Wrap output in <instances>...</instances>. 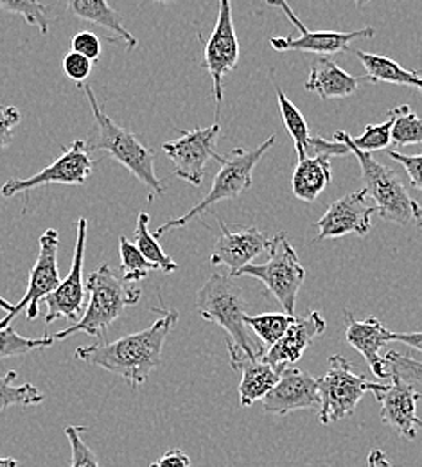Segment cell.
<instances>
[{"label":"cell","mask_w":422,"mask_h":467,"mask_svg":"<svg viewBox=\"0 0 422 467\" xmlns=\"http://www.w3.org/2000/svg\"><path fill=\"white\" fill-rule=\"evenodd\" d=\"M119 252H121L122 281H126L128 285H135L139 281H144L149 275V272L160 270L157 265L149 263L139 252L135 243H131L124 235L119 237Z\"/></svg>","instance_id":"obj_30"},{"label":"cell","mask_w":422,"mask_h":467,"mask_svg":"<svg viewBox=\"0 0 422 467\" xmlns=\"http://www.w3.org/2000/svg\"><path fill=\"white\" fill-rule=\"evenodd\" d=\"M355 2H356V5H358V7H363V5H365V4H368L370 0H355Z\"/></svg>","instance_id":"obj_47"},{"label":"cell","mask_w":422,"mask_h":467,"mask_svg":"<svg viewBox=\"0 0 422 467\" xmlns=\"http://www.w3.org/2000/svg\"><path fill=\"white\" fill-rule=\"evenodd\" d=\"M58 246H60V234L57 229H47L42 234L38 259L29 274L27 292L18 304L13 306L11 313H7L0 320V327H9V324L18 317L20 311H26L27 320H35L40 315V302L61 285Z\"/></svg>","instance_id":"obj_11"},{"label":"cell","mask_w":422,"mask_h":467,"mask_svg":"<svg viewBox=\"0 0 422 467\" xmlns=\"http://www.w3.org/2000/svg\"><path fill=\"white\" fill-rule=\"evenodd\" d=\"M18 461L15 459H0V467H18Z\"/></svg>","instance_id":"obj_45"},{"label":"cell","mask_w":422,"mask_h":467,"mask_svg":"<svg viewBox=\"0 0 422 467\" xmlns=\"http://www.w3.org/2000/svg\"><path fill=\"white\" fill-rule=\"evenodd\" d=\"M368 389L370 381L353 370L347 358L340 354L331 356L327 374L318 379L320 424L327 426L353 415Z\"/></svg>","instance_id":"obj_8"},{"label":"cell","mask_w":422,"mask_h":467,"mask_svg":"<svg viewBox=\"0 0 422 467\" xmlns=\"http://www.w3.org/2000/svg\"><path fill=\"white\" fill-rule=\"evenodd\" d=\"M281 9L290 18V22L299 29L301 36H272L270 46L279 53L301 51V53H318V55H336V53L347 51L355 40L374 38V35H376L374 27H365L358 31H349V33L309 31L302 24L301 18L292 11L288 2L283 4Z\"/></svg>","instance_id":"obj_15"},{"label":"cell","mask_w":422,"mask_h":467,"mask_svg":"<svg viewBox=\"0 0 422 467\" xmlns=\"http://www.w3.org/2000/svg\"><path fill=\"white\" fill-rule=\"evenodd\" d=\"M270 5H279L281 4V0H266Z\"/></svg>","instance_id":"obj_48"},{"label":"cell","mask_w":422,"mask_h":467,"mask_svg":"<svg viewBox=\"0 0 422 467\" xmlns=\"http://www.w3.org/2000/svg\"><path fill=\"white\" fill-rule=\"evenodd\" d=\"M0 309H2V311H5V313H11L13 304H9L5 298H2V296H0Z\"/></svg>","instance_id":"obj_46"},{"label":"cell","mask_w":422,"mask_h":467,"mask_svg":"<svg viewBox=\"0 0 422 467\" xmlns=\"http://www.w3.org/2000/svg\"><path fill=\"white\" fill-rule=\"evenodd\" d=\"M273 144H275V135H270L261 146H257L253 150L236 148L229 157H225V162L221 164V170L218 171V175L214 176L212 187L205 194V198L198 205L189 209L180 218L170 220L168 223L160 225L153 233V235L159 239L160 235H164L173 229L185 227L189 222H192L196 216L209 211L212 205H216L223 200H234L244 191H248L253 182L255 166L261 162V159L266 155V151H270V148Z\"/></svg>","instance_id":"obj_6"},{"label":"cell","mask_w":422,"mask_h":467,"mask_svg":"<svg viewBox=\"0 0 422 467\" xmlns=\"http://www.w3.org/2000/svg\"><path fill=\"white\" fill-rule=\"evenodd\" d=\"M309 148L316 151V155H327V157H345L349 155V148L340 140H327L324 137H311Z\"/></svg>","instance_id":"obj_41"},{"label":"cell","mask_w":422,"mask_h":467,"mask_svg":"<svg viewBox=\"0 0 422 467\" xmlns=\"http://www.w3.org/2000/svg\"><path fill=\"white\" fill-rule=\"evenodd\" d=\"M368 392L376 398L381 407V420L390 426L399 437L414 441L422 428V419L417 415V403L421 392L414 383L405 381L401 376L392 374L390 383L374 381Z\"/></svg>","instance_id":"obj_12"},{"label":"cell","mask_w":422,"mask_h":467,"mask_svg":"<svg viewBox=\"0 0 422 467\" xmlns=\"http://www.w3.org/2000/svg\"><path fill=\"white\" fill-rule=\"evenodd\" d=\"M67 7V11L88 24H94L101 27L110 42L122 44L128 51H133L137 47V38L129 33V29L124 26L121 15L107 2V0H61Z\"/></svg>","instance_id":"obj_22"},{"label":"cell","mask_w":422,"mask_h":467,"mask_svg":"<svg viewBox=\"0 0 422 467\" xmlns=\"http://www.w3.org/2000/svg\"><path fill=\"white\" fill-rule=\"evenodd\" d=\"M153 2H162V4H170V2H175V0H153Z\"/></svg>","instance_id":"obj_49"},{"label":"cell","mask_w":422,"mask_h":467,"mask_svg":"<svg viewBox=\"0 0 422 467\" xmlns=\"http://www.w3.org/2000/svg\"><path fill=\"white\" fill-rule=\"evenodd\" d=\"M92 67H94V61H90L74 51H70L65 58H63V70L67 74L68 79H72L74 83H77L79 87L90 78L92 74Z\"/></svg>","instance_id":"obj_37"},{"label":"cell","mask_w":422,"mask_h":467,"mask_svg":"<svg viewBox=\"0 0 422 467\" xmlns=\"http://www.w3.org/2000/svg\"><path fill=\"white\" fill-rule=\"evenodd\" d=\"M57 340L51 335L44 338H26L15 331V327H0V359L24 356L33 350L47 349Z\"/></svg>","instance_id":"obj_31"},{"label":"cell","mask_w":422,"mask_h":467,"mask_svg":"<svg viewBox=\"0 0 422 467\" xmlns=\"http://www.w3.org/2000/svg\"><path fill=\"white\" fill-rule=\"evenodd\" d=\"M320 409L318 379L297 367L283 370L279 383L262 400V410L273 415H288L295 410Z\"/></svg>","instance_id":"obj_18"},{"label":"cell","mask_w":422,"mask_h":467,"mask_svg":"<svg viewBox=\"0 0 422 467\" xmlns=\"http://www.w3.org/2000/svg\"><path fill=\"white\" fill-rule=\"evenodd\" d=\"M360 79L365 78L351 76L329 58H318L311 65L304 88L320 96L324 101L340 99L353 96L360 88Z\"/></svg>","instance_id":"obj_23"},{"label":"cell","mask_w":422,"mask_h":467,"mask_svg":"<svg viewBox=\"0 0 422 467\" xmlns=\"http://www.w3.org/2000/svg\"><path fill=\"white\" fill-rule=\"evenodd\" d=\"M70 51L96 63L98 59L101 58V40L92 31H79L70 40Z\"/></svg>","instance_id":"obj_38"},{"label":"cell","mask_w":422,"mask_h":467,"mask_svg":"<svg viewBox=\"0 0 422 467\" xmlns=\"http://www.w3.org/2000/svg\"><path fill=\"white\" fill-rule=\"evenodd\" d=\"M396 124L392 130V140L397 146L422 144V119L412 112L410 105H401L394 109Z\"/></svg>","instance_id":"obj_32"},{"label":"cell","mask_w":422,"mask_h":467,"mask_svg":"<svg viewBox=\"0 0 422 467\" xmlns=\"http://www.w3.org/2000/svg\"><path fill=\"white\" fill-rule=\"evenodd\" d=\"M345 338L349 346L362 354L366 359L372 374L377 379H390L392 374L385 358L381 356V349L392 342V331H388L377 318L356 320L355 315L347 309L345 311Z\"/></svg>","instance_id":"obj_20"},{"label":"cell","mask_w":422,"mask_h":467,"mask_svg":"<svg viewBox=\"0 0 422 467\" xmlns=\"http://www.w3.org/2000/svg\"><path fill=\"white\" fill-rule=\"evenodd\" d=\"M396 124L394 109L388 112V119L381 124H368L358 139H353L355 146L365 153L386 150L392 144V130Z\"/></svg>","instance_id":"obj_34"},{"label":"cell","mask_w":422,"mask_h":467,"mask_svg":"<svg viewBox=\"0 0 422 467\" xmlns=\"http://www.w3.org/2000/svg\"><path fill=\"white\" fill-rule=\"evenodd\" d=\"M90 293L88 306L79 322L55 333V340H67L76 333H87L96 338H105L107 329L121 317L126 307L139 304L142 292L119 279L107 263L94 270L87 279Z\"/></svg>","instance_id":"obj_3"},{"label":"cell","mask_w":422,"mask_h":467,"mask_svg":"<svg viewBox=\"0 0 422 467\" xmlns=\"http://www.w3.org/2000/svg\"><path fill=\"white\" fill-rule=\"evenodd\" d=\"M196 309L201 318L223 327L229 342L250 358H262L264 348L252 340L244 324L246 298L240 285L229 274L214 272L196 295Z\"/></svg>","instance_id":"obj_5"},{"label":"cell","mask_w":422,"mask_h":467,"mask_svg":"<svg viewBox=\"0 0 422 467\" xmlns=\"http://www.w3.org/2000/svg\"><path fill=\"white\" fill-rule=\"evenodd\" d=\"M20 119L16 107H0V150L11 144L13 130L20 124Z\"/></svg>","instance_id":"obj_40"},{"label":"cell","mask_w":422,"mask_h":467,"mask_svg":"<svg viewBox=\"0 0 422 467\" xmlns=\"http://www.w3.org/2000/svg\"><path fill=\"white\" fill-rule=\"evenodd\" d=\"M376 205L368 203L365 191L344 194L335 200L325 214L316 222L318 239H335L349 234L365 237L372 227V214Z\"/></svg>","instance_id":"obj_16"},{"label":"cell","mask_w":422,"mask_h":467,"mask_svg":"<svg viewBox=\"0 0 422 467\" xmlns=\"http://www.w3.org/2000/svg\"><path fill=\"white\" fill-rule=\"evenodd\" d=\"M149 467H190V459L181 450H170Z\"/></svg>","instance_id":"obj_42"},{"label":"cell","mask_w":422,"mask_h":467,"mask_svg":"<svg viewBox=\"0 0 422 467\" xmlns=\"http://www.w3.org/2000/svg\"><path fill=\"white\" fill-rule=\"evenodd\" d=\"M419 227H421V229H422V220H421V222H419Z\"/></svg>","instance_id":"obj_50"},{"label":"cell","mask_w":422,"mask_h":467,"mask_svg":"<svg viewBox=\"0 0 422 467\" xmlns=\"http://www.w3.org/2000/svg\"><path fill=\"white\" fill-rule=\"evenodd\" d=\"M218 223L221 234L216 239L209 261L212 266H227L231 270V275L240 272L242 266L252 265V261L272 244V237L261 233L257 227L231 231L220 218Z\"/></svg>","instance_id":"obj_17"},{"label":"cell","mask_w":422,"mask_h":467,"mask_svg":"<svg viewBox=\"0 0 422 467\" xmlns=\"http://www.w3.org/2000/svg\"><path fill=\"white\" fill-rule=\"evenodd\" d=\"M293 322H295V315H286V313H264L255 317H250V315L244 317V324L268 348L275 346L288 333Z\"/></svg>","instance_id":"obj_29"},{"label":"cell","mask_w":422,"mask_h":467,"mask_svg":"<svg viewBox=\"0 0 422 467\" xmlns=\"http://www.w3.org/2000/svg\"><path fill=\"white\" fill-rule=\"evenodd\" d=\"M227 348L231 356V367L242 372V383L238 389L240 405L242 409H248L253 403L262 401L273 390V387L281 379V374L262 358H250L231 342H227Z\"/></svg>","instance_id":"obj_21"},{"label":"cell","mask_w":422,"mask_h":467,"mask_svg":"<svg viewBox=\"0 0 422 467\" xmlns=\"http://www.w3.org/2000/svg\"><path fill=\"white\" fill-rule=\"evenodd\" d=\"M240 61V42L232 20V0H220L216 27L205 44L203 67L212 78V92L218 107L223 103V78L236 70Z\"/></svg>","instance_id":"obj_13"},{"label":"cell","mask_w":422,"mask_h":467,"mask_svg":"<svg viewBox=\"0 0 422 467\" xmlns=\"http://www.w3.org/2000/svg\"><path fill=\"white\" fill-rule=\"evenodd\" d=\"M327 329L325 318L318 311H311L307 317H295V322L288 333L270 349L264 352L262 359L272 365L279 374L288 367H293L316 337Z\"/></svg>","instance_id":"obj_19"},{"label":"cell","mask_w":422,"mask_h":467,"mask_svg":"<svg viewBox=\"0 0 422 467\" xmlns=\"http://www.w3.org/2000/svg\"><path fill=\"white\" fill-rule=\"evenodd\" d=\"M335 140L344 142L353 151L362 168L363 191L374 202L376 211L383 220L408 227L422 220L421 205L410 196L401 176L394 170L377 162L370 153L358 150L353 137L345 131H336Z\"/></svg>","instance_id":"obj_4"},{"label":"cell","mask_w":422,"mask_h":467,"mask_svg":"<svg viewBox=\"0 0 422 467\" xmlns=\"http://www.w3.org/2000/svg\"><path fill=\"white\" fill-rule=\"evenodd\" d=\"M87 231H88L87 218H79L72 268H70L68 275L61 281L60 286L44 298L47 304V311H46L47 326H51L58 318L68 320L72 326V324L79 322L85 313L87 286H85V279H83V263H85Z\"/></svg>","instance_id":"obj_14"},{"label":"cell","mask_w":422,"mask_h":467,"mask_svg":"<svg viewBox=\"0 0 422 467\" xmlns=\"http://www.w3.org/2000/svg\"><path fill=\"white\" fill-rule=\"evenodd\" d=\"M0 9L20 15L29 26H36L42 35L49 33V7L44 5L40 0H0Z\"/></svg>","instance_id":"obj_33"},{"label":"cell","mask_w":422,"mask_h":467,"mask_svg":"<svg viewBox=\"0 0 422 467\" xmlns=\"http://www.w3.org/2000/svg\"><path fill=\"white\" fill-rule=\"evenodd\" d=\"M179 317L177 309H166L148 329L126 335L114 342L77 348L76 358L119 376L129 387L137 389L148 381L157 367H160L164 344L175 329Z\"/></svg>","instance_id":"obj_1"},{"label":"cell","mask_w":422,"mask_h":467,"mask_svg":"<svg viewBox=\"0 0 422 467\" xmlns=\"http://www.w3.org/2000/svg\"><path fill=\"white\" fill-rule=\"evenodd\" d=\"M149 225V214L148 213H140L137 218V227L133 233V243L139 248V252L153 265H157L160 268V272L164 274H171L179 270V265L164 252V248L160 246L159 239L149 233L148 229Z\"/></svg>","instance_id":"obj_26"},{"label":"cell","mask_w":422,"mask_h":467,"mask_svg":"<svg viewBox=\"0 0 422 467\" xmlns=\"http://www.w3.org/2000/svg\"><path fill=\"white\" fill-rule=\"evenodd\" d=\"M331 157L316 155L313 159H304L295 168L292 178L293 194L302 202H314L324 189L331 183Z\"/></svg>","instance_id":"obj_24"},{"label":"cell","mask_w":422,"mask_h":467,"mask_svg":"<svg viewBox=\"0 0 422 467\" xmlns=\"http://www.w3.org/2000/svg\"><path fill=\"white\" fill-rule=\"evenodd\" d=\"M87 431L85 426H67L65 435L70 442V467H101L96 453L90 446L83 441V433Z\"/></svg>","instance_id":"obj_35"},{"label":"cell","mask_w":422,"mask_h":467,"mask_svg":"<svg viewBox=\"0 0 422 467\" xmlns=\"http://www.w3.org/2000/svg\"><path fill=\"white\" fill-rule=\"evenodd\" d=\"M270 259L262 265L242 266L232 277H253L261 281L270 295L281 304L286 315H293L297 307V295L305 281V268L292 246L286 233H279L272 237L268 248Z\"/></svg>","instance_id":"obj_7"},{"label":"cell","mask_w":422,"mask_h":467,"mask_svg":"<svg viewBox=\"0 0 422 467\" xmlns=\"http://www.w3.org/2000/svg\"><path fill=\"white\" fill-rule=\"evenodd\" d=\"M18 374L15 370L0 376V411L9 407H36L44 403V394L31 383L15 385Z\"/></svg>","instance_id":"obj_27"},{"label":"cell","mask_w":422,"mask_h":467,"mask_svg":"<svg viewBox=\"0 0 422 467\" xmlns=\"http://www.w3.org/2000/svg\"><path fill=\"white\" fill-rule=\"evenodd\" d=\"M355 55L362 59L363 67L366 70V79L372 83H394L414 87L422 92V74L417 70H408L401 63L386 57L370 55L356 49Z\"/></svg>","instance_id":"obj_25"},{"label":"cell","mask_w":422,"mask_h":467,"mask_svg":"<svg viewBox=\"0 0 422 467\" xmlns=\"http://www.w3.org/2000/svg\"><path fill=\"white\" fill-rule=\"evenodd\" d=\"M277 99H279V109H281V116L284 120V126H286L288 133L293 139L295 151H297V157H299V162H301L304 159H307V150H309V142H311L309 126L302 116L301 110L293 105V101L288 99V96L284 94L283 88H277Z\"/></svg>","instance_id":"obj_28"},{"label":"cell","mask_w":422,"mask_h":467,"mask_svg":"<svg viewBox=\"0 0 422 467\" xmlns=\"http://www.w3.org/2000/svg\"><path fill=\"white\" fill-rule=\"evenodd\" d=\"M366 464H368V467H394L388 462L385 451H381V450H372V451L368 453Z\"/></svg>","instance_id":"obj_44"},{"label":"cell","mask_w":422,"mask_h":467,"mask_svg":"<svg viewBox=\"0 0 422 467\" xmlns=\"http://www.w3.org/2000/svg\"><path fill=\"white\" fill-rule=\"evenodd\" d=\"M218 137L220 122H214L209 128L180 131L177 140L162 144V151L173 162L175 175L194 187H200L203 183L209 161H216L220 164L225 162V157H221L216 150Z\"/></svg>","instance_id":"obj_10"},{"label":"cell","mask_w":422,"mask_h":467,"mask_svg":"<svg viewBox=\"0 0 422 467\" xmlns=\"http://www.w3.org/2000/svg\"><path fill=\"white\" fill-rule=\"evenodd\" d=\"M81 88L87 94L88 105L96 119V133L88 142L90 151H103L105 155L118 161L140 183L148 187L149 200L162 196L164 187L155 173L157 151L153 148H146L135 133L119 126L112 117L107 116L88 83L81 85Z\"/></svg>","instance_id":"obj_2"},{"label":"cell","mask_w":422,"mask_h":467,"mask_svg":"<svg viewBox=\"0 0 422 467\" xmlns=\"http://www.w3.org/2000/svg\"><path fill=\"white\" fill-rule=\"evenodd\" d=\"M392 342H401L412 349L422 352V331L421 333H392Z\"/></svg>","instance_id":"obj_43"},{"label":"cell","mask_w":422,"mask_h":467,"mask_svg":"<svg viewBox=\"0 0 422 467\" xmlns=\"http://www.w3.org/2000/svg\"><path fill=\"white\" fill-rule=\"evenodd\" d=\"M385 361L388 365L390 374L401 376L408 383H419L422 385V361L403 354L399 350H388L385 356Z\"/></svg>","instance_id":"obj_36"},{"label":"cell","mask_w":422,"mask_h":467,"mask_svg":"<svg viewBox=\"0 0 422 467\" xmlns=\"http://www.w3.org/2000/svg\"><path fill=\"white\" fill-rule=\"evenodd\" d=\"M392 161H396L408 173L414 187L422 192V155H403L399 151H386Z\"/></svg>","instance_id":"obj_39"},{"label":"cell","mask_w":422,"mask_h":467,"mask_svg":"<svg viewBox=\"0 0 422 467\" xmlns=\"http://www.w3.org/2000/svg\"><path fill=\"white\" fill-rule=\"evenodd\" d=\"M96 161L90 155V148L85 140L77 139L68 148H63L60 157L40 173L29 178H11L0 187V194L4 198H11L15 194L29 192L36 187L44 185H83L92 170Z\"/></svg>","instance_id":"obj_9"}]
</instances>
